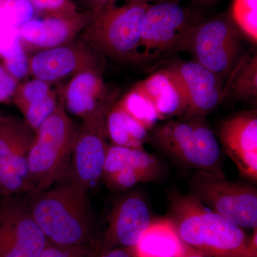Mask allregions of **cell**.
<instances>
[{"mask_svg": "<svg viewBox=\"0 0 257 257\" xmlns=\"http://www.w3.org/2000/svg\"><path fill=\"white\" fill-rule=\"evenodd\" d=\"M165 69L183 91L188 106L184 116H206L224 99L221 79L195 61H175Z\"/></svg>", "mask_w": 257, "mask_h": 257, "instance_id": "9a60e30c", "label": "cell"}, {"mask_svg": "<svg viewBox=\"0 0 257 257\" xmlns=\"http://www.w3.org/2000/svg\"><path fill=\"white\" fill-rule=\"evenodd\" d=\"M190 12L175 2L150 5L144 16L135 62L187 50L194 25Z\"/></svg>", "mask_w": 257, "mask_h": 257, "instance_id": "8992f818", "label": "cell"}, {"mask_svg": "<svg viewBox=\"0 0 257 257\" xmlns=\"http://www.w3.org/2000/svg\"><path fill=\"white\" fill-rule=\"evenodd\" d=\"M227 85L223 88L224 98L231 94L240 100H248L257 96V57L256 55L243 57L231 71Z\"/></svg>", "mask_w": 257, "mask_h": 257, "instance_id": "603a6c76", "label": "cell"}, {"mask_svg": "<svg viewBox=\"0 0 257 257\" xmlns=\"http://www.w3.org/2000/svg\"><path fill=\"white\" fill-rule=\"evenodd\" d=\"M150 5L143 0H126L124 5L99 12L81 34V40L105 59L135 62Z\"/></svg>", "mask_w": 257, "mask_h": 257, "instance_id": "5b68a950", "label": "cell"}, {"mask_svg": "<svg viewBox=\"0 0 257 257\" xmlns=\"http://www.w3.org/2000/svg\"><path fill=\"white\" fill-rule=\"evenodd\" d=\"M152 221L150 208L140 193L125 194L111 209L98 252L116 247L133 248Z\"/></svg>", "mask_w": 257, "mask_h": 257, "instance_id": "5bb4252c", "label": "cell"}, {"mask_svg": "<svg viewBox=\"0 0 257 257\" xmlns=\"http://www.w3.org/2000/svg\"><path fill=\"white\" fill-rule=\"evenodd\" d=\"M105 114L83 118L78 128L68 169L64 177L69 183L87 191L102 177L109 145Z\"/></svg>", "mask_w": 257, "mask_h": 257, "instance_id": "30bf717a", "label": "cell"}, {"mask_svg": "<svg viewBox=\"0 0 257 257\" xmlns=\"http://www.w3.org/2000/svg\"><path fill=\"white\" fill-rule=\"evenodd\" d=\"M143 1L145 2V3H149V4H150V3H151L152 2L157 1V0H143ZM202 1H205V0H202ZM207 1H208V0H207Z\"/></svg>", "mask_w": 257, "mask_h": 257, "instance_id": "836d02e7", "label": "cell"}, {"mask_svg": "<svg viewBox=\"0 0 257 257\" xmlns=\"http://www.w3.org/2000/svg\"><path fill=\"white\" fill-rule=\"evenodd\" d=\"M106 126L111 145L144 149L150 138V130L125 111L118 101L106 114Z\"/></svg>", "mask_w": 257, "mask_h": 257, "instance_id": "44dd1931", "label": "cell"}, {"mask_svg": "<svg viewBox=\"0 0 257 257\" xmlns=\"http://www.w3.org/2000/svg\"><path fill=\"white\" fill-rule=\"evenodd\" d=\"M98 13L86 10L71 16L33 18L20 28L23 46L27 52L30 50L35 53L71 43L92 23Z\"/></svg>", "mask_w": 257, "mask_h": 257, "instance_id": "2e32d148", "label": "cell"}, {"mask_svg": "<svg viewBox=\"0 0 257 257\" xmlns=\"http://www.w3.org/2000/svg\"><path fill=\"white\" fill-rule=\"evenodd\" d=\"M117 101L125 111L147 130H152L160 120L152 103L135 87Z\"/></svg>", "mask_w": 257, "mask_h": 257, "instance_id": "cb8c5ba5", "label": "cell"}, {"mask_svg": "<svg viewBox=\"0 0 257 257\" xmlns=\"http://www.w3.org/2000/svg\"><path fill=\"white\" fill-rule=\"evenodd\" d=\"M96 248L89 246H62L47 243L40 257H96Z\"/></svg>", "mask_w": 257, "mask_h": 257, "instance_id": "f1b7e54d", "label": "cell"}, {"mask_svg": "<svg viewBox=\"0 0 257 257\" xmlns=\"http://www.w3.org/2000/svg\"><path fill=\"white\" fill-rule=\"evenodd\" d=\"M167 218L181 241L207 256L257 257V229L248 236L191 194H171Z\"/></svg>", "mask_w": 257, "mask_h": 257, "instance_id": "6da1fadb", "label": "cell"}, {"mask_svg": "<svg viewBox=\"0 0 257 257\" xmlns=\"http://www.w3.org/2000/svg\"><path fill=\"white\" fill-rule=\"evenodd\" d=\"M35 13L45 17H67L79 10L72 0H28Z\"/></svg>", "mask_w": 257, "mask_h": 257, "instance_id": "83f0119b", "label": "cell"}, {"mask_svg": "<svg viewBox=\"0 0 257 257\" xmlns=\"http://www.w3.org/2000/svg\"><path fill=\"white\" fill-rule=\"evenodd\" d=\"M106 59L83 40L35 52L29 58L30 74L52 84L85 72L103 73Z\"/></svg>", "mask_w": 257, "mask_h": 257, "instance_id": "7c38bea8", "label": "cell"}, {"mask_svg": "<svg viewBox=\"0 0 257 257\" xmlns=\"http://www.w3.org/2000/svg\"><path fill=\"white\" fill-rule=\"evenodd\" d=\"M66 111L79 117L107 114L114 104L109 89L98 72H85L71 78L64 90Z\"/></svg>", "mask_w": 257, "mask_h": 257, "instance_id": "ac0fdd59", "label": "cell"}, {"mask_svg": "<svg viewBox=\"0 0 257 257\" xmlns=\"http://www.w3.org/2000/svg\"><path fill=\"white\" fill-rule=\"evenodd\" d=\"M150 138L159 151L181 165L225 177L221 149L206 116H182L152 128Z\"/></svg>", "mask_w": 257, "mask_h": 257, "instance_id": "3957f363", "label": "cell"}, {"mask_svg": "<svg viewBox=\"0 0 257 257\" xmlns=\"http://www.w3.org/2000/svg\"><path fill=\"white\" fill-rule=\"evenodd\" d=\"M53 92L50 83L34 78L18 84L13 100L22 113L29 106L43 101Z\"/></svg>", "mask_w": 257, "mask_h": 257, "instance_id": "d4e9b609", "label": "cell"}, {"mask_svg": "<svg viewBox=\"0 0 257 257\" xmlns=\"http://www.w3.org/2000/svg\"><path fill=\"white\" fill-rule=\"evenodd\" d=\"M191 195L210 210L242 229H257V189L197 171L190 182Z\"/></svg>", "mask_w": 257, "mask_h": 257, "instance_id": "52a82bcc", "label": "cell"}, {"mask_svg": "<svg viewBox=\"0 0 257 257\" xmlns=\"http://www.w3.org/2000/svg\"><path fill=\"white\" fill-rule=\"evenodd\" d=\"M35 12L28 0H0V25L20 29L34 18Z\"/></svg>", "mask_w": 257, "mask_h": 257, "instance_id": "4316f807", "label": "cell"}, {"mask_svg": "<svg viewBox=\"0 0 257 257\" xmlns=\"http://www.w3.org/2000/svg\"><path fill=\"white\" fill-rule=\"evenodd\" d=\"M96 257H136L133 248L116 247L98 252Z\"/></svg>", "mask_w": 257, "mask_h": 257, "instance_id": "1f68e13d", "label": "cell"}, {"mask_svg": "<svg viewBox=\"0 0 257 257\" xmlns=\"http://www.w3.org/2000/svg\"><path fill=\"white\" fill-rule=\"evenodd\" d=\"M163 172L160 160L145 149L109 145L103 182L115 192H126L143 182L157 180Z\"/></svg>", "mask_w": 257, "mask_h": 257, "instance_id": "4fadbf2b", "label": "cell"}, {"mask_svg": "<svg viewBox=\"0 0 257 257\" xmlns=\"http://www.w3.org/2000/svg\"><path fill=\"white\" fill-rule=\"evenodd\" d=\"M119 0H82L83 4L87 7V10L99 13L117 4Z\"/></svg>", "mask_w": 257, "mask_h": 257, "instance_id": "4dcf8cb0", "label": "cell"}, {"mask_svg": "<svg viewBox=\"0 0 257 257\" xmlns=\"http://www.w3.org/2000/svg\"><path fill=\"white\" fill-rule=\"evenodd\" d=\"M176 257H210L197 251L195 248L191 247L182 241L180 250Z\"/></svg>", "mask_w": 257, "mask_h": 257, "instance_id": "d6a6232c", "label": "cell"}, {"mask_svg": "<svg viewBox=\"0 0 257 257\" xmlns=\"http://www.w3.org/2000/svg\"><path fill=\"white\" fill-rule=\"evenodd\" d=\"M232 20L216 17L194 25L189 34L187 50L194 61L221 79L237 64L240 41Z\"/></svg>", "mask_w": 257, "mask_h": 257, "instance_id": "ba28073f", "label": "cell"}, {"mask_svg": "<svg viewBox=\"0 0 257 257\" xmlns=\"http://www.w3.org/2000/svg\"><path fill=\"white\" fill-rule=\"evenodd\" d=\"M218 137L225 153L233 161L240 175L257 181V115L241 111L221 122Z\"/></svg>", "mask_w": 257, "mask_h": 257, "instance_id": "e0dca14e", "label": "cell"}, {"mask_svg": "<svg viewBox=\"0 0 257 257\" xmlns=\"http://www.w3.org/2000/svg\"><path fill=\"white\" fill-rule=\"evenodd\" d=\"M134 87L150 100L162 121L187 114L188 106L183 91L167 69L151 74Z\"/></svg>", "mask_w": 257, "mask_h": 257, "instance_id": "d6986e66", "label": "cell"}, {"mask_svg": "<svg viewBox=\"0 0 257 257\" xmlns=\"http://www.w3.org/2000/svg\"><path fill=\"white\" fill-rule=\"evenodd\" d=\"M19 84L18 79L9 73L0 60V103L13 99Z\"/></svg>", "mask_w": 257, "mask_h": 257, "instance_id": "f546056e", "label": "cell"}, {"mask_svg": "<svg viewBox=\"0 0 257 257\" xmlns=\"http://www.w3.org/2000/svg\"><path fill=\"white\" fill-rule=\"evenodd\" d=\"M182 241L168 218L152 221L133 248L136 257H176Z\"/></svg>", "mask_w": 257, "mask_h": 257, "instance_id": "ffe728a7", "label": "cell"}, {"mask_svg": "<svg viewBox=\"0 0 257 257\" xmlns=\"http://www.w3.org/2000/svg\"><path fill=\"white\" fill-rule=\"evenodd\" d=\"M47 243L29 204L0 198V257H40Z\"/></svg>", "mask_w": 257, "mask_h": 257, "instance_id": "8fae6325", "label": "cell"}, {"mask_svg": "<svg viewBox=\"0 0 257 257\" xmlns=\"http://www.w3.org/2000/svg\"><path fill=\"white\" fill-rule=\"evenodd\" d=\"M35 136L25 119L0 114V198L32 192L28 155Z\"/></svg>", "mask_w": 257, "mask_h": 257, "instance_id": "9c48e42d", "label": "cell"}, {"mask_svg": "<svg viewBox=\"0 0 257 257\" xmlns=\"http://www.w3.org/2000/svg\"><path fill=\"white\" fill-rule=\"evenodd\" d=\"M232 20L253 42H257V0H233Z\"/></svg>", "mask_w": 257, "mask_h": 257, "instance_id": "484cf974", "label": "cell"}, {"mask_svg": "<svg viewBox=\"0 0 257 257\" xmlns=\"http://www.w3.org/2000/svg\"><path fill=\"white\" fill-rule=\"evenodd\" d=\"M34 219L49 242L96 248L94 216L87 191L72 183L32 193Z\"/></svg>", "mask_w": 257, "mask_h": 257, "instance_id": "7a4b0ae2", "label": "cell"}, {"mask_svg": "<svg viewBox=\"0 0 257 257\" xmlns=\"http://www.w3.org/2000/svg\"><path fill=\"white\" fill-rule=\"evenodd\" d=\"M77 133L78 128L62 105H57L35 132L28 155L32 193L50 189L55 182L63 178Z\"/></svg>", "mask_w": 257, "mask_h": 257, "instance_id": "277c9868", "label": "cell"}, {"mask_svg": "<svg viewBox=\"0 0 257 257\" xmlns=\"http://www.w3.org/2000/svg\"><path fill=\"white\" fill-rule=\"evenodd\" d=\"M29 57L22 42L20 29L0 25V60L18 81L30 74Z\"/></svg>", "mask_w": 257, "mask_h": 257, "instance_id": "7402d4cb", "label": "cell"}]
</instances>
